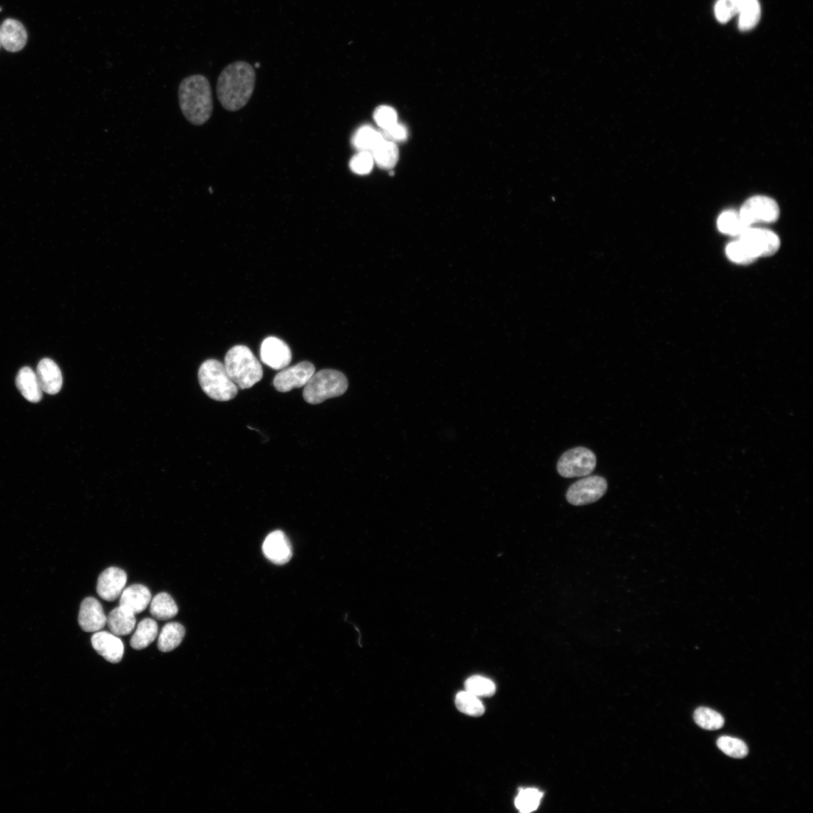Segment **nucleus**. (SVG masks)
<instances>
[{
    "label": "nucleus",
    "mask_w": 813,
    "mask_h": 813,
    "mask_svg": "<svg viewBox=\"0 0 813 813\" xmlns=\"http://www.w3.org/2000/svg\"><path fill=\"white\" fill-rule=\"evenodd\" d=\"M257 82L254 68L247 61H237L225 66L217 85L218 100L229 112L242 110L249 103Z\"/></svg>",
    "instance_id": "f257e3e1"
},
{
    "label": "nucleus",
    "mask_w": 813,
    "mask_h": 813,
    "mask_svg": "<svg viewBox=\"0 0 813 813\" xmlns=\"http://www.w3.org/2000/svg\"><path fill=\"white\" fill-rule=\"evenodd\" d=\"M182 113L195 126L206 124L213 111L212 88L208 78L194 74L183 78L178 88Z\"/></svg>",
    "instance_id": "f03ea898"
},
{
    "label": "nucleus",
    "mask_w": 813,
    "mask_h": 813,
    "mask_svg": "<svg viewBox=\"0 0 813 813\" xmlns=\"http://www.w3.org/2000/svg\"><path fill=\"white\" fill-rule=\"evenodd\" d=\"M224 367L237 388H252L263 378V369L254 354L246 346L237 345L224 358Z\"/></svg>",
    "instance_id": "7ed1b4c3"
},
{
    "label": "nucleus",
    "mask_w": 813,
    "mask_h": 813,
    "mask_svg": "<svg viewBox=\"0 0 813 813\" xmlns=\"http://www.w3.org/2000/svg\"><path fill=\"white\" fill-rule=\"evenodd\" d=\"M198 379L204 392L216 401L229 402L238 393L237 385L218 360H207L199 368Z\"/></svg>",
    "instance_id": "20e7f679"
},
{
    "label": "nucleus",
    "mask_w": 813,
    "mask_h": 813,
    "mask_svg": "<svg viewBox=\"0 0 813 813\" xmlns=\"http://www.w3.org/2000/svg\"><path fill=\"white\" fill-rule=\"evenodd\" d=\"M348 389V380L342 372L325 369L315 373L304 385L303 397L306 403L318 405L343 395Z\"/></svg>",
    "instance_id": "39448f33"
},
{
    "label": "nucleus",
    "mask_w": 813,
    "mask_h": 813,
    "mask_svg": "<svg viewBox=\"0 0 813 813\" xmlns=\"http://www.w3.org/2000/svg\"><path fill=\"white\" fill-rule=\"evenodd\" d=\"M596 467V457L591 450L579 447L564 452L557 462V471L566 478L590 475Z\"/></svg>",
    "instance_id": "423d86ee"
},
{
    "label": "nucleus",
    "mask_w": 813,
    "mask_h": 813,
    "mask_svg": "<svg viewBox=\"0 0 813 813\" xmlns=\"http://www.w3.org/2000/svg\"><path fill=\"white\" fill-rule=\"evenodd\" d=\"M780 207L774 199L757 195L747 200L742 205L740 214L744 222L752 227L757 223H772L780 217Z\"/></svg>",
    "instance_id": "0eeeda50"
},
{
    "label": "nucleus",
    "mask_w": 813,
    "mask_h": 813,
    "mask_svg": "<svg viewBox=\"0 0 813 813\" xmlns=\"http://www.w3.org/2000/svg\"><path fill=\"white\" fill-rule=\"evenodd\" d=\"M608 483L601 476H589L573 484L566 492L567 501L573 505L581 506L601 499L606 492Z\"/></svg>",
    "instance_id": "6e6552de"
},
{
    "label": "nucleus",
    "mask_w": 813,
    "mask_h": 813,
    "mask_svg": "<svg viewBox=\"0 0 813 813\" xmlns=\"http://www.w3.org/2000/svg\"><path fill=\"white\" fill-rule=\"evenodd\" d=\"M740 241L748 247L756 258L775 255L780 247L779 237L767 229L750 227L740 235Z\"/></svg>",
    "instance_id": "1a4fd4ad"
},
{
    "label": "nucleus",
    "mask_w": 813,
    "mask_h": 813,
    "mask_svg": "<svg viewBox=\"0 0 813 813\" xmlns=\"http://www.w3.org/2000/svg\"><path fill=\"white\" fill-rule=\"evenodd\" d=\"M315 367L310 362H302L295 366L284 368L275 376L274 385L278 392L288 393L301 388L315 374Z\"/></svg>",
    "instance_id": "9d476101"
},
{
    "label": "nucleus",
    "mask_w": 813,
    "mask_h": 813,
    "mask_svg": "<svg viewBox=\"0 0 813 813\" xmlns=\"http://www.w3.org/2000/svg\"><path fill=\"white\" fill-rule=\"evenodd\" d=\"M126 572L117 567L106 569L100 575L97 591L105 601H115L122 595L127 584Z\"/></svg>",
    "instance_id": "9b49d317"
},
{
    "label": "nucleus",
    "mask_w": 813,
    "mask_h": 813,
    "mask_svg": "<svg viewBox=\"0 0 813 813\" xmlns=\"http://www.w3.org/2000/svg\"><path fill=\"white\" fill-rule=\"evenodd\" d=\"M260 355L261 361L275 370L286 368L291 360L289 346L281 339L275 337H269L262 342Z\"/></svg>",
    "instance_id": "f8f14e48"
},
{
    "label": "nucleus",
    "mask_w": 813,
    "mask_h": 813,
    "mask_svg": "<svg viewBox=\"0 0 813 813\" xmlns=\"http://www.w3.org/2000/svg\"><path fill=\"white\" fill-rule=\"evenodd\" d=\"M108 623L103 606L95 598L88 597L80 606L78 623L88 633L100 631Z\"/></svg>",
    "instance_id": "ddd939ff"
},
{
    "label": "nucleus",
    "mask_w": 813,
    "mask_h": 813,
    "mask_svg": "<svg viewBox=\"0 0 813 813\" xmlns=\"http://www.w3.org/2000/svg\"><path fill=\"white\" fill-rule=\"evenodd\" d=\"M262 550L266 559L277 565L287 564L292 556L291 543L282 531L276 530L265 539Z\"/></svg>",
    "instance_id": "4468645a"
},
{
    "label": "nucleus",
    "mask_w": 813,
    "mask_h": 813,
    "mask_svg": "<svg viewBox=\"0 0 813 813\" xmlns=\"http://www.w3.org/2000/svg\"><path fill=\"white\" fill-rule=\"evenodd\" d=\"M93 648L106 661L118 663L123 660L124 645L121 639L113 633L98 631L91 638Z\"/></svg>",
    "instance_id": "2eb2a0df"
},
{
    "label": "nucleus",
    "mask_w": 813,
    "mask_h": 813,
    "mask_svg": "<svg viewBox=\"0 0 813 813\" xmlns=\"http://www.w3.org/2000/svg\"><path fill=\"white\" fill-rule=\"evenodd\" d=\"M0 42L6 51L18 52L28 42V33L20 21L6 19L0 26Z\"/></svg>",
    "instance_id": "dca6fc26"
},
{
    "label": "nucleus",
    "mask_w": 813,
    "mask_h": 813,
    "mask_svg": "<svg viewBox=\"0 0 813 813\" xmlns=\"http://www.w3.org/2000/svg\"><path fill=\"white\" fill-rule=\"evenodd\" d=\"M36 376L43 392L56 395L61 391L63 377L60 368L53 360L42 359L37 366Z\"/></svg>",
    "instance_id": "f3484780"
},
{
    "label": "nucleus",
    "mask_w": 813,
    "mask_h": 813,
    "mask_svg": "<svg viewBox=\"0 0 813 813\" xmlns=\"http://www.w3.org/2000/svg\"><path fill=\"white\" fill-rule=\"evenodd\" d=\"M151 599V593L145 586L133 584L123 591L119 606L137 615L147 608Z\"/></svg>",
    "instance_id": "a211bd4d"
},
{
    "label": "nucleus",
    "mask_w": 813,
    "mask_h": 813,
    "mask_svg": "<svg viewBox=\"0 0 813 813\" xmlns=\"http://www.w3.org/2000/svg\"><path fill=\"white\" fill-rule=\"evenodd\" d=\"M17 388L22 395L33 403H38L43 398V390L36 374L29 367L22 368L16 378Z\"/></svg>",
    "instance_id": "6ab92c4d"
},
{
    "label": "nucleus",
    "mask_w": 813,
    "mask_h": 813,
    "mask_svg": "<svg viewBox=\"0 0 813 813\" xmlns=\"http://www.w3.org/2000/svg\"><path fill=\"white\" fill-rule=\"evenodd\" d=\"M108 624L114 635L117 636L129 635L135 628V615L119 606L110 613Z\"/></svg>",
    "instance_id": "aec40b11"
},
{
    "label": "nucleus",
    "mask_w": 813,
    "mask_h": 813,
    "mask_svg": "<svg viewBox=\"0 0 813 813\" xmlns=\"http://www.w3.org/2000/svg\"><path fill=\"white\" fill-rule=\"evenodd\" d=\"M185 635L184 626L177 622L167 623L159 635L157 647L162 652H170L176 649L182 642Z\"/></svg>",
    "instance_id": "412c9836"
},
{
    "label": "nucleus",
    "mask_w": 813,
    "mask_h": 813,
    "mask_svg": "<svg viewBox=\"0 0 813 813\" xmlns=\"http://www.w3.org/2000/svg\"><path fill=\"white\" fill-rule=\"evenodd\" d=\"M157 633L158 626L155 620L143 619L131 638L130 646L136 650L147 648L155 641Z\"/></svg>",
    "instance_id": "4be33fe9"
},
{
    "label": "nucleus",
    "mask_w": 813,
    "mask_h": 813,
    "mask_svg": "<svg viewBox=\"0 0 813 813\" xmlns=\"http://www.w3.org/2000/svg\"><path fill=\"white\" fill-rule=\"evenodd\" d=\"M178 611L177 604L167 593L158 594L151 602V615L159 621L172 619L177 615Z\"/></svg>",
    "instance_id": "5701e85b"
},
{
    "label": "nucleus",
    "mask_w": 813,
    "mask_h": 813,
    "mask_svg": "<svg viewBox=\"0 0 813 813\" xmlns=\"http://www.w3.org/2000/svg\"><path fill=\"white\" fill-rule=\"evenodd\" d=\"M384 140L380 132L371 126H363L356 132L353 138V145L359 152L371 153Z\"/></svg>",
    "instance_id": "b1692460"
},
{
    "label": "nucleus",
    "mask_w": 813,
    "mask_h": 813,
    "mask_svg": "<svg viewBox=\"0 0 813 813\" xmlns=\"http://www.w3.org/2000/svg\"><path fill=\"white\" fill-rule=\"evenodd\" d=\"M761 6L758 0H742L739 12L738 26L741 31H749L755 28L761 19Z\"/></svg>",
    "instance_id": "393cba45"
},
{
    "label": "nucleus",
    "mask_w": 813,
    "mask_h": 813,
    "mask_svg": "<svg viewBox=\"0 0 813 813\" xmlns=\"http://www.w3.org/2000/svg\"><path fill=\"white\" fill-rule=\"evenodd\" d=\"M371 154L375 162L383 169H392L398 161V149L392 141L383 140Z\"/></svg>",
    "instance_id": "a878e982"
},
{
    "label": "nucleus",
    "mask_w": 813,
    "mask_h": 813,
    "mask_svg": "<svg viewBox=\"0 0 813 813\" xmlns=\"http://www.w3.org/2000/svg\"><path fill=\"white\" fill-rule=\"evenodd\" d=\"M749 226L742 220L740 212L735 211H726L722 213L718 219V229L723 234L732 236H740Z\"/></svg>",
    "instance_id": "bb28decb"
},
{
    "label": "nucleus",
    "mask_w": 813,
    "mask_h": 813,
    "mask_svg": "<svg viewBox=\"0 0 813 813\" xmlns=\"http://www.w3.org/2000/svg\"><path fill=\"white\" fill-rule=\"evenodd\" d=\"M455 704L460 712L467 715L480 717L485 713L482 702L477 697L466 690L458 693L456 696Z\"/></svg>",
    "instance_id": "cd10ccee"
},
{
    "label": "nucleus",
    "mask_w": 813,
    "mask_h": 813,
    "mask_svg": "<svg viewBox=\"0 0 813 813\" xmlns=\"http://www.w3.org/2000/svg\"><path fill=\"white\" fill-rule=\"evenodd\" d=\"M465 688L466 691L477 698L491 697L496 692L494 683L487 678L480 675L469 678L465 683Z\"/></svg>",
    "instance_id": "c85d7f7f"
},
{
    "label": "nucleus",
    "mask_w": 813,
    "mask_h": 813,
    "mask_svg": "<svg viewBox=\"0 0 813 813\" xmlns=\"http://www.w3.org/2000/svg\"><path fill=\"white\" fill-rule=\"evenodd\" d=\"M694 719L698 725L708 730L721 729L725 725L723 716L709 708L698 709L694 714Z\"/></svg>",
    "instance_id": "c756f323"
},
{
    "label": "nucleus",
    "mask_w": 813,
    "mask_h": 813,
    "mask_svg": "<svg viewBox=\"0 0 813 813\" xmlns=\"http://www.w3.org/2000/svg\"><path fill=\"white\" fill-rule=\"evenodd\" d=\"M542 797V793L537 789H522L515 799V806L522 812H531L539 807Z\"/></svg>",
    "instance_id": "7c9ffc66"
},
{
    "label": "nucleus",
    "mask_w": 813,
    "mask_h": 813,
    "mask_svg": "<svg viewBox=\"0 0 813 813\" xmlns=\"http://www.w3.org/2000/svg\"><path fill=\"white\" fill-rule=\"evenodd\" d=\"M718 748L725 755L735 758H742L748 755L746 744L737 738L722 737L717 740Z\"/></svg>",
    "instance_id": "2f4dec72"
},
{
    "label": "nucleus",
    "mask_w": 813,
    "mask_h": 813,
    "mask_svg": "<svg viewBox=\"0 0 813 813\" xmlns=\"http://www.w3.org/2000/svg\"><path fill=\"white\" fill-rule=\"evenodd\" d=\"M742 0H718L715 6V15L720 23H727L732 17L739 14Z\"/></svg>",
    "instance_id": "473e14b6"
},
{
    "label": "nucleus",
    "mask_w": 813,
    "mask_h": 813,
    "mask_svg": "<svg viewBox=\"0 0 813 813\" xmlns=\"http://www.w3.org/2000/svg\"><path fill=\"white\" fill-rule=\"evenodd\" d=\"M726 253L731 261L737 264H751L757 259L740 239L738 242L730 244L726 249Z\"/></svg>",
    "instance_id": "72a5a7b5"
},
{
    "label": "nucleus",
    "mask_w": 813,
    "mask_h": 813,
    "mask_svg": "<svg viewBox=\"0 0 813 813\" xmlns=\"http://www.w3.org/2000/svg\"><path fill=\"white\" fill-rule=\"evenodd\" d=\"M374 163V157L371 153L359 152L351 159L350 167L356 175H366L372 170Z\"/></svg>",
    "instance_id": "f704fd0d"
},
{
    "label": "nucleus",
    "mask_w": 813,
    "mask_h": 813,
    "mask_svg": "<svg viewBox=\"0 0 813 813\" xmlns=\"http://www.w3.org/2000/svg\"><path fill=\"white\" fill-rule=\"evenodd\" d=\"M376 123L383 130H388L398 123L396 111L388 105H380L374 113Z\"/></svg>",
    "instance_id": "c9c22d12"
},
{
    "label": "nucleus",
    "mask_w": 813,
    "mask_h": 813,
    "mask_svg": "<svg viewBox=\"0 0 813 813\" xmlns=\"http://www.w3.org/2000/svg\"><path fill=\"white\" fill-rule=\"evenodd\" d=\"M384 139L393 142V140L402 142L407 140L408 132L405 126L398 123L388 130H383L381 133Z\"/></svg>",
    "instance_id": "e433bc0d"
},
{
    "label": "nucleus",
    "mask_w": 813,
    "mask_h": 813,
    "mask_svg": "<svg viewBox=\"0 0 813 813\" xmlns=\"http://www.w3.org/2000/svg\"><path fill=\"white\" fill-rule=\"evenodd\" d=\"M0 46H1V42H0Z\"/></svg>",
    "instance_id": "4c0bfd02"
}]
</instances>
